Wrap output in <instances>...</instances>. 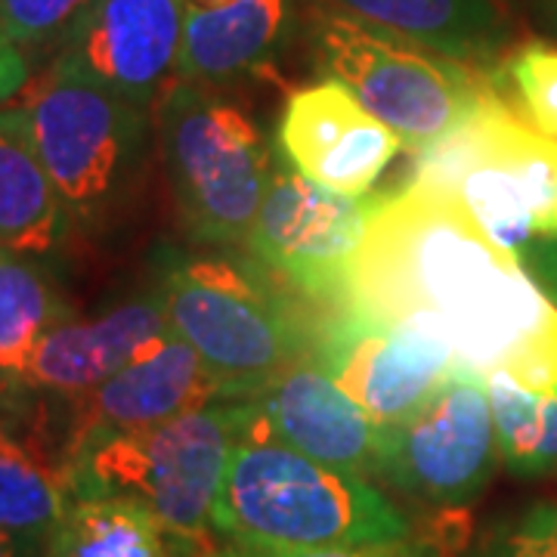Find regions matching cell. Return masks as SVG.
<instances>
[{
  "mask_svg": "<svg viewBox=\"0 0 557 557\" xmlns=\"http://www.w3.org/2000/svg\"><path fill=\"white\" fill-rule=\"evenodd\" d=\"M341 304L347 317L437 338L480 379L557 397V304L443 186L409 180L379 199Z\"/></svg>",
  "mask_w": 557,
  "mask_h": 557,
  "instance_id": "obj_1",
  "label": "cell"
},
{
  "mask_svg": "<svg viewBox=\"0 0 557 557\" xmlns=\"http://www.w3.org/2000/svg\"><path fill=\"white\" fill-rule=\"evenodd\" d=\"M214 530L239 548L304 552L391 545L409 523L366 478L278 443L251 406L220 483Z\"/></svg>",
  "mask_w": 557,
  "mask_h": 557,
  "instance_id": "obj_2",
  "label": "cell"
},
{
  "mask_svg": "<svg viewBox=\"0 0 557 557\" xmlns=\"http://www.w3.org/2000/svg\"><path fill=\"white\" fill-rule=\"evenodd\" d=\"M248 418V399H223L156 428L102 440L69 468L72 498H134L159 518L177 548H208L214 545L220 483Z\"/></svg>",
  "mask_w": 557,
  "mask_h": 557,
  "instance_id": "obj_3",
  "label": "cell"
},
{
  "mask_svg": "<svg viewBox=\"0 0 557 557\" xmlns=\"http://www.w3.org/2000/svg\"><path fill=\"white\" fill-rule=\"evenodd\" d=\"M412 180L456 193L490 236L518 255L557 236V139L520 115L496 72L456 131L418 149Z\"/></svg>",
  "mask_w": 557,
  "mask_h": 557,
  "instance_id": "obj_4",
  "label": "cell"
},
{
  "mask_svg": "<svg viewBox=\"0 0 557 557\" xmlns=\"http://www.w3.org/2000/svg\"><path fill=\"white\" fill-rule=\"evenodd\" d=\"M310 47L329 78L350 87L416 149L456 131L493 84V72L449 60L332 3L313 7Z\"/></svg>",
  "mask_w": 557,
  "mask_h": 557,
  "instance_id": "obj_5",
  "label": "cell"
},
{
  "mask_svg": "<svg viewBox=\"0 0 557 557\" xmlns=\"http://www.w3.org/2000/svg\"><path fill=\"white\" fill-rule=\"evenodd\" d=\"M171 332L218 375L223 399H251L304 354V332L270 288L218 258L168 263L159 282Z\"/></svg>",
  "mask_w": 557,
  "mask_h": 557,
  "instance_id": "obj_6",
  "label": "cell"
},
{
  "mask_svg": "<svg viewBox=\"0 0 557 557\" xmlns=\"http://www.w3.org/2000/svg\"><path fill=\"white\" fill-rule=\"evenodd\" d=\"M161 146L193 236L218 245L251 239L273 159L239 106L177 81L159 102Z\"/></svg>",
  "mask_w": 557,
  "mask_h": 557,
  "instance_id": "obj_7",
  "label": "cell"
},
{
  "mask_svg": "<svg viewBox=\"0 0 557 557\" xmlns=\"http://www.w3.org/2000/svg\"><path fill=\"white\" fill-rule=\"evenodd\" d=\"M16 109L69 220L100 226L134 183L149 109L57 69H47Z\"/></svg>",
  "mask_w": 557,
  "mask_h": 557,
  "instance_id": "obj_8",
  "label": "cell"
},
{
  "mask_svg": "<svg viewBox=\"0 0 557 557\" xmlns=\"http://www.w3.org/2000/svg\"><path fill=\"white\" fill-rule=\"evenodd\" d=\"M496 458L486 379L456 366L412 416L381 431L379 474L409 496L458 505L486 486Z\"/></svg>",
  "mask_w": 557,
  "mask_h": 557,
  "instance_id": "obj_9",
  "label": "cell"
},
{
  "mask_svg": "<svg viewBox=\"0 0 557 557\" xmlns=\"http://www.w3.org/2000/svg\"><path fill=\"white\" fill-rule=\"evenodd\" d=\"M375 208L379 199L332 193L285 161L270 174L248 245L304 295L344 300L350 260Z\"/></svg>",
  "mask_w": 557,
  "mask_h": 557,
  "instance_id": "obj_10",
  "label": "cell"
},
{
  "mask_svg": "<svg viewBox=\"0 0 557 557\" xmlns=\"http://www.w3.org/2000/svg\"><path fill=\"white\" fill-rule=\"evenodd\" d=\"M186 0H97L50 69L152 109L177 84Z\"/></svg>",
  "mask_w": 557,
  "mask_h": 557,
  "instance_id": "obj_11",
  "label": "cell"
},
{
  "mask_svg": "<svg viewBox=\"0 0 557 557\" xmlns=\"http://www.w3.org/2000/svg\"><path fill=\"white\" fill-rule=\"evenodd\" d=\"M223 399L218 375L177 335L124 366L112 379L65 399V428L60 440L62 471L102 440L156 428L161 421Z\"/></svg>",
  "mask_w": 557,
  "mask_h": 557,
  "instance_id": "obj_12",
  "label": "cell"
},
{
  "mask_svg": "<svg viewBox=\"0 0 557 557\" xmlns=\"http://www.w3.org/2000/svg\"><path fill=\"white\" fill-rule=\"evenodd\" d=\"M278 146L300 174L341 196H366L406 146L341 81L300 87L278 121Z\"/></svg>",
  "mask_w": 557,
  "mask_h": 557,
  "instance_id": "obj_13",
  "label": "cell"
},
{
  "mask_svg": "<svg viewBox=\"0 0 557 557\" xmlns=\"http://www.w3.org/2000/svg\"><path fill=\"white\" fill-rule=\"evenodd\" d=\"M319 366L384 431L412 416L456 369V359L418 329L344 317L322 344Z\"/></svg>",
  "mask_w": 557,
  "mask_h": 557,
  "instance_id": "obj_14",
  "label": "cell"
},
{
  "mask_svg": "<svg viewBox=\"0 0 557 557\" xmlns=\"http://www.w3.org/2000/svg\"><path fill=\"white\" fill-rule=\"evenodd\" d=\"M159 285L119 300L97 317H69L57 322L28 359L16 391L78 397L112 379L124 366L171 338Z\"/></svg>",
  "mask_w": 557,
  "mask_h": 557,
  "instance_id": "obj_15",
  "label": "cell"
},
{
  "mask_svg": "<svg viewBox=\"0 0 557 557\" xmlns=\"http://www.w3.org/2000/svg\"><path fill=\"white\" fill-rule=\"evenodd\" d=\"M251 406L278 443L347 474H379L381 428L319 362H295Z\"/></svg>",
  "mask_w": 557,
  "mask_h": 557,
  "instance_id": "obj_16",
  "label": "cell"
},
{
  "mask_svg": "<svg viewBox=\"0 0 557 557\" xmlns=\"http://www.w3.org/2000/svg\"><path fill=\"white\" fill-rule=\"evenodd\" d=\"M72 220L53 180L35 152L22 112H0V245L47 258L65 239Z\"/></svg>",
  "mask_w": 557,
  "mask_h": 557,
  "instance_id": "obj_17",
  "label": "cell"
},
{
  "mask_svg": "<svg viewBox=\"0 0 557 557\" xmlns=\"http://www.w3.org/2000/svg\"><path fill=\"white\" fill-rule=\"evenodd\" d=\"M359 20L416 40L449 60L483 69L505 40L496 0H329Z\"/></svg>",
  "mask_w": 557,
  "mask_h": 557,
  "instance_id": "obj_18",
  "label": "cell"
},
{
  "mask_svg": "<svg viewBox=\"0 0 557 557\" xmlns=\"http://www.w3.org/2000/svg\"><path fill=\"white\" fill-rule=\"evenodd\" d=\"M288 0H233L186 10L180 81H223L258 65L282 35Z\"/></svg>",
  "mask_w": 557,
  "mask_h": 557,
  "instance_id": "obj_19",
  "label": "cell"
},
{
  "mask_svg": "<svg viewBox=\"0 0 557 557\" xmlns=\"http://www.w3.org/2000/svg\"><path fill=\"white\" fill-rule=\"evenodd\" d=\"M69 317L60 285L40 258L0 245V397L20 387L44 335Z\"/></svg>",
  "mask_w": 557,
  "mask_h": 557,
  "instance_id": "obj_20",
  "label": "cell"
},
{
  "mask_svg": "<svg viewBox=\"0 0 557 557\" xmlns=\"http://www.w3.org/2000/svg\"><path fill=\"white\" fill-rule=\"evenodd\" d=\"M40 557H177L159 518L124 496L72 498Z\"/></svg>",
  "mask_w": 557,
  "mask_h": 557,
  "instance_id": "obj_21",
  "label": "cell"
},
{
  "mask_svg": "<svg viewBox=\"0 0 557 557\" xmlns=\"http://www.w3.org/2000/svg\"><path fill=\"white\" fill-rule=\"evenodd\" d=\"M72 505L60 458L0 424V530L47 542Z\"/></svg>",
  "mask_w": 557,
  "mask_h": 557,
  "instance_id": "obj_22",
  "label": "cell"
},
{
  "mask_svg": "<svg viewBox=\"0 0 557 557\" xmlns=\"http://www.w3.org/2000/svg\"><path fill=\"white\" fill-rule=\"evenodd\" d=\"M498 456L518 474L557 471V397H539L508 379H486Z\"/></svg>",
  "mask_w": 557,
  "mask_h": 557,
  "instance_id": "obj_23",
  "label": "cell"
},
{
  "mask_svg": "<svg viewBox=\"0 0 557 557\" xmlns=\"http://www.w3.org/2000/svg\"><path fill=\"white\" fill-rule=\"evenodd\" d=\"M498 84H508L511 106L545 137L557 139V47L530 40L518 47L505 65Z\"/></svg>",
  "mask_w": 557,
  "mask_h": 557,
  "instance_id": "obj_24",
  "label": "cell"
},
{
  "mask_svg": "<svg viewBox=\"0 0 557 557\" xmlns=\"http://www.w3.org/2000/svg\"><path fill=\"white\" fill-rule=\"evenodd\" d=\"M94 3L97 0H0V25L20 50L60 47Z\"/></svg>",
  "mask_w": 557,
  "mask_h": 557,
  "instance_id": "obj_25",
  "label": "cell"
},
{
  "mask_svg": "<svg viewBox=\"0 0 557 557\" xmlns=\"http://www.w3.org/2000/svg\"><path fill=\"white\" fill-rule=\"evenodd\" d=\"M490 557H557V505H533L496 539Z\"/></svg>",
  "mask_w": 557,
  "mask_h": 557,
  "instance_id": "obj_26",
  "label": "cell"
},
{
  "mask_svg": "<svg viewBox=\"0 0 557 557\" xmlns=\"http://www.w3.org/2000/svg\"><path fill=\"white\" fill-rule=\"evenodd\" d=\"M220 557H428L406 542L391 545H359V548H304V552H260V548H239V545H220Z\"/></svg>",
  "mask_w": 557,
  "mask_h": 557,
  "instance_id": "obj_27",
  "label": "cell"
},
{
  "mask_svg": "<svg viewBox=\"0 0 557 557\" xmlns=\"http://www.w3.org/2000/svg\"><path fill=\"white\" fill-rule=\"evenodd\" d=\"M28 84V62L20 47L10 40V35L0 25V106L20 97Z\"/></svg>",
  "mask_w": 557,
  "mask_h": 557,
  "instance_id": "obj_28",
  "label": "cell"
},
{
  "mask_svg": "<svg viewBox=\"0 0 557 557\" xmlns=\"http://www.w3.org/2000/svg\"><path fill=\"white\" fill-rule=\"evenodd\" d=\"M520 260L533 273L539 285L545 288V295L557 304V236L555 239L536 242V245L523 248Z\"/></svg>",
  "mask_w": 557,
  "mask_h": 557,
  "instance_id": "obj_29",
  "label": "cell"
},
{
  "mask_svg": "<svg viewBox=\"0 0 557 557\" xmlns=\"http://www.w3.org/2000/svg\"><path fill=\"white\" fill-rule=\"evenodd\" d=\"M38 552H44L40 542L13 536V533L0 530V557H38Z\"/></svg>",
  "mask_w": 557,
  "mask_h": 557,
  "instance_id": "obj_30",
  "label": "cell"
},
{
  "mask_svg": "<svg viewBox=\"0 0 557 557\" xmlns=\"http://www.w3.org/2000/svg\"><path fill=\"white\" fill-rule=\"evenodd\" d=\"M233 0H186L189 10H218V7H226Z\"/></svg>",
  "mask_w": 557,
  "mask_h": 557,
  "instance_id": "obj_31",
  "label": "cell"
},
{
  "mask_svg": "<svg viewBox=\"0 0 557 557\" xmlns=\"http://www.w3.org/2000/svg\"><path fill=\"white\" fill-rule=\"evenodd\" d=\"M214 557H220V548H218V555H214Z\"/></svg>",
  "mask_w": 557,
  "mask_h": 557,
  "instance_id": "obj_32",
  "label": "cell"
}]
</instances>
